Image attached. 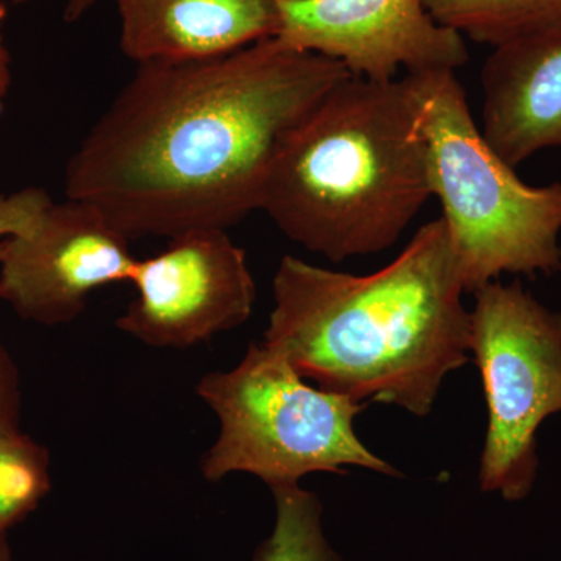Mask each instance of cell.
<instances>
[{"instance_id": "8fae6325", "label": "cell", "mask_w": 561, "mask_h": 561, "mask_svg": "<svg viewBox=\"0 0 561 561\" xmlns=\"http://www.w3.org/2000/svg\"><path fill=\"white\" fill-rule=\"evenodd\" d=\"M122 54L144 62L202 61L275 38L278 0H114Z\"/></svg>"}, {"instance_id": "52a82bcc", "label": "cell", "mask_w": 561, "mask_h": 561, "mask_svg": "<svg viewBox=\"0 0 561 561\" xmlns=\"http://www.w3.org/2000/svg\"><path fill=\"white\" fill-rule=\"evenodd\" d=\"M128 283L136 297L116 327L151 348L208 342L242 327L256 302L245 250L225 230L176 236L157 256L138 260Z\"/></svg>"}, {"instance_id": "9c48e42d", "label": "cell", "mask_w": 561, "mask_h": 561, "mask_svg": "<svg viewBox=\"0 0 561 561\" xmlns=\"http://www.w3.org/2000/svg\"><path fill=\"white\" fill-rule=\"evenodd\" d=\"M275 39L342 62L357 79L456 70L468 61L463 36L443 27L423 0H278Z\"/></svg>"}, {"instance_id": "ac0fdd59", "label": "cell", "mask_w": 561, "mask_h": 561, "mask_svg": "<svg viewBox=\"0 0 561 561\" xmlns=\"http://www.w3.org/2000/svg\"><path fill=\"white\" fill-rule=\"evenodd\" d=\"M16 2H27V0H16ZM98 2L99 0H68L66 2L65 20L68 22L79 21Z\"/></svg>"}, {"instance_id": "30bf717a", "label": "cell", "mask_w": 561, "mask_h": 561, "mask_svg": "<svg viewBox=\"0 0 561 561\" xmlns=\"http://www.w3.org/2000/svg\"><path fill=\"white\" fill-rule=\"evenodd\" d=\"M481 83L482 136L508 165L561 147V33L494 47Z\"/></svg>"}, {"instance_id": "8992f818", "label": "cell", "mask_w": 561, "mask_h": 561, "mask_svg": "<svg viewBox=\"0 0 561 561\" xmlns=\"http://www.w3.org/2000/svg\"><path fill=\"white\" fill-rule=\"evenodd\" d=\"M474 297L470 353L489 412L479 485L519 502L537 482L538 430L561 413V313L519 280H491Z\"/></svg>"}, {"instance_id": "277c9868", "label": "cell", "mask_w": 561, "mask_h": 561, "mask_svg": "<svg viewBox=\"0 0 561 561\" xmlns=\"http://www.w3.org/2000/svg\"><path fill=\"white\" fill-rule=\"evenodd\" d=\"M405 76L419 98L431 192L442 203L465 291L505 273H560L561 183L518 179L483 139L456 70Z\"/></svg>"}, {"instance_id": "4fadbf2b", "label": "cell", "mask_w": 561, "mask_h": 561, "mask_svg": "<svg viewBox=\"0 0 561 561\" xmlns=\"http://www.w3.org/2000/svg\"><path fill=\"white\" fill-rule=\"evenodd\" d=\"M271 491L275 523L251 561H342L328 540L323 504L313 491L300 485Z\"/></svg>"}, {"instance_id": "3957f363", "label": "cell", "mask_w": 561, "mask_h": 561, "mask_svg": "<svg viewBox=\"0 0 561 561\" xmlns=\"http://www.w3.org/2000/svg\"><path fill=\"white\" fill-rule=\"evenodd\" d=\"M431 197L411 80L351 76L283 140L260 210L289 241L342 262L393 247Z\"/></svg>"}, {"instance_id": "5b68a950", "label": "cell", "mask_w": 561, "mask_h": 561, "mask_svg": "<svg viewBox=\"0 0 561 561\" xmlns=\"http://www.w3.org/2000/svg\"><path fill=\"white\" fill-rule=\"evenodd\" d=\"M195 391L219 420V434L202 457L206 481L243 472L273 490L300 485L316 472L343 476L348 468L401 476L354 430L368 404L311 386L262 342H251L231 370L203 376Z\"/></svg>"}, {"instance_id": "2e32d148", "label": "cell", "mask_w": 561, "mask_h": 561, "mask_svg": "<svg viewBox=\"0 0 561 561\" xmlns=\"http://www.w3.org/2000/svg\"><path fill=\"white\" fill-rule=\"evenodd\" d=\"M21 376L13 357L0 345V432L21 431Z\"/></svg>"}, {"instance_id": "7a4b0ae2", "label": "cell", "mask_w": 561, "mask_h": 561, "mask_svg": "<svg viewBox=\"0 0 561 561\" xmlns=\"http://www.w3.org/2000/svg\"><path fill=\"white\" fill-rule=\"evenodd\" d=\"M262 343L306 381L356 402L430 415L449 373L470 359V311L445 220H432L368 275L280 260Z\"/></svg>"}, {"instance_id": "9a60e30c", "label": "cell", "mask_w": 561, "mask_h": 561, "mask_svg": "<svg viewBox=\"0 0 561 561\" xmlns=\"http://www.w3.org/2000/svg\"><path fill=\"white\" fill-rule=\"evenodd\" d=\"M51 202L46 191L35 186L0 194V261L5 254L7 239L32 231Z\"/></svg>"}, {"instance_id": "ba28073f", "label": "cell", "mask_w": 561, "mask_h": 561, "mask_svg": "<svg viewBox=\"0 0 561 561\" xmlns=\"http://www.w3.org/2000/svg\"><path fill=\"white\" fill-rule=\"evenodd\" d=\"M128 239L87 202H51L27 234L7 239L0 300L20 319L60 327L81 316L92 291L130 280Z\"/></svg>"}, {"instance_id": "e0dca14e", "label": "cell", "mask_w": 561, "mask_h": 561, "mask_svg": "<svg viewBox=\"0 0 561 561\" xmlns=\"http://www.w3.org/2000/svg\"><path fill=\"white\" fill-rule=\"evenodd\" d=\"M7 10L0 0V114L5 105L7 95L11 88V57L9 47H7L5 36H3V24H5Z\"/></svg>"}, {"instance_id": "d6986e66", "label": "cell", "mask_w": 561, "mask_h": 561, "mask_svg": "<svg viewBox=\"0 0 561 561\" xmlns=\"http://www.w3.org/2000/svg\"><path fill=\"white\" fill-rule=\"evenodd\" d=\"M0 561H13L9 534H0Z\"/></svg>"}, {"instance_id": "5bb4252c", "label": "cell", "mask_w": 561, "mask_h": 561, "mask_svg": "<svg viewBox=\"0 0 561 561\" xmlns=\"http://www.w3.org/2000/svg\"><path fill=\"white\" fill-rule=\"evenodd\" d=\"M50 490L49 449L24 432H0V534L32 515Z\"/></svg>"}, {"instance_id": "7c38bea8", "label": "cell", "mask_w": 561, "mask_h": 561, "mask_svg": "<svg viewBox=\"0 0 561 561\" xmlns=\"http://www.w3.org/2000/svg\"><path fill=\"white\" fill-rule=\"evenodd\" d=\"M443 27L493 47L561 33V0H423Z\"/></svg>"}, {"instance_id": "6da1fadb", "label": "cell", "mask_w": 561, "mask_h": 561, "mask_svg": "<svg viewBox=\"0 0 561 561\" xmlns=\"http://www.w3.org/2000/svg\"><path fill=\"white\" fill-rule=\"evenodd\" d=\"M348 77L275 38L138 65L70 157L66 198L90 203L128 241L227 231L261 209L280 144Z\"/></svg>"}]
</instances>
